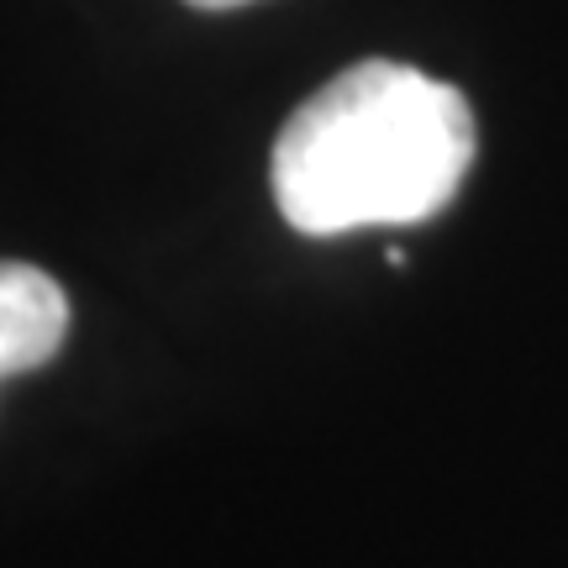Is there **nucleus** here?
I'll list each match as a JSON object with an SVG mask.
<instances>
[{"mask_svg": "<svg viewBox=\"0 0 568 568\" xmlns=\"http://www.w3.org/2000/svg\"><path fill=\"white\" fill-rule=\"evenodd\" d=\"M474 163V111L410 63L368 59L280 126L274 201L305 237L437 216Z\"/></svg>", "mask_w": 568, "mask_h": 568, "instance_id": "obj_1", "label": "nucleus"}, {"mask_svg": "<svg viewBox=\"0 0 568 568\" xmlns=\"http://www.w3.org/2000/svg\"><path fill=\"white\" fill-rule=\"evenodd\" d=\"M69 337V295L32 264H0V379L42 368Z\"/></svg>", "mask_w": 568, "mask_h": 568, "instance_id": "obj_2", "label": "nucleus"}, {"mask_svg": "<svg viewBox=\"0 0 568 568\" xmlns=\"http://www.w3.org/2000/svg\"><path fill=\"white\" fill-rule=\"evenodd\" d=\"M190 6H201V11H226V6H247V0H190Z\"/></svg>", "mask_w": 568, "mask_h": 568, "instance_id": "obj_3", "label": "nucleus"}]
</instances>
